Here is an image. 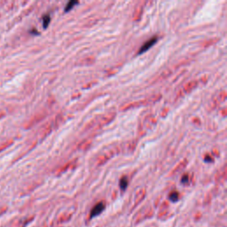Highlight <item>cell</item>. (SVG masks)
<instances>
[{
    "instance_id": "obj_1",
    "label": "cell",
    "mask_w": 227,
    "mask_h": 227,
    "mask_svg": "<svg viewBox=\"0 0 227 227\" xmlns=\"http://www.w3.org/2000/svg\"><path fill=\"white\" fill-rule=\"evenodd\" d=\"M157 40H158V38H157L156 36H154V37H152L151 39H149L148 41H147V42L139 48V54H144V53H146V52H147L151 47H153L154 45L156 44Z\"/></svg>"
},
{
    "instance_id": "obj_2",
    "label": "cell",
    "mask_w": 227,
    "mask_h": 227,
    "mask_svg": "<svg viewBox=\"0 0 227 227\" xmlns=\"http://www.w3.org/2000/svg\"><path fill=\"white\" fill-rule=\"evenodd\" d=\"M105 208V204L103 202H100L98 203L95 207L92 209V212H91V217H94L98 215H100Z\"/></svg>"
},
{
    "instance_id": "obj_3",
    "label": "cell",
    "mask_w": 227,
    "mask_h": 227,
    "mask_svg": "<svg viewBox=\"0 0 227 227\" xmlns=\"http://www.w3.org/2000/svg\"><path fill=\"white\" fill-rule=\"evenodd\" d=\"M75 5H78V1H75V0L69 1V2L67 3V6H66V7H65V13H67V12H69L70 10H72L74 6H75Z\"/></svg>"
},
{
    "instance_id": "obj_4",
    "label": "cell",
    "mask_w": 227,
    "mask_h": 227,
    "mask_svg": "<svg viewBox=\"0 0 227 227\" xmlns=\"http://www.w3.org/2000/svg\"><path fill=\"white\" fill-rule=\"evenodd\" d=\"M43 26L45 28H47V27L49 26V24H50V21H51V17H50V15H45V16H43Z\"/></svg>"
},
{
    "instance_id": "obj_5",
    "label": "cell",
    "mask_w": 227,
    "mask_h": 227,
    "mask_svg": "<svg viewBox=\"0 0 227 227\" xmlns=\"http://www.w3.org/2000/svg\"><path fill=\"white\" fill-rule=\"evenodd\" d=\"M128 186V179L126 177H123L122 179L120 180V188L122 190V191H124Z\"/></svg>"
},
{
    "instance_id": "obj_6",
    "label": "cell",
    "mask_w": 227,
    "mask_h": 227,
    "mask_svg": "<svg viewBox=\"0 0 227 227\" xmlns=\"http://www.w3.org/2000/svg\"><path fill=\"white\" fill-rule=\"evenodd\" d=\"M169 200H171V201H177V200H178V194L177 193V192H174L172 194H170L169 195Z\"/></svg>"
},
{
    "instance_id": "obj_7",
    "label": "cell",
    "mask_w": 227,
    "mask_h": 227,
    "mask_svg": "<svg viewBox=\"0 0 227 227\" xmlns=\"http://www.w3.org/2000/svg\"><path fill=\"white\" fill-rule=\"evenodd\" d=\"M181 182H182L183 184H187V183H188V176H187V175L183 176V178H182V179H181Z\"/></svg>"
},
{
    "instance_id": "obj_8",
    "label": "cell",
    "mask_w": 227,
    "mask_h": 227,
    "mask_svg": "<svg viewBox=\"0 0 227 227\" xmlns=\"http://www.w3.org/2000/svg\"><path fill=\"white\" fill-rule=\"evenodd\" d=\"M205 161H208V162H209V161H212V159L206 156V158H205Z\"/></svg>"
}]
</instances>
